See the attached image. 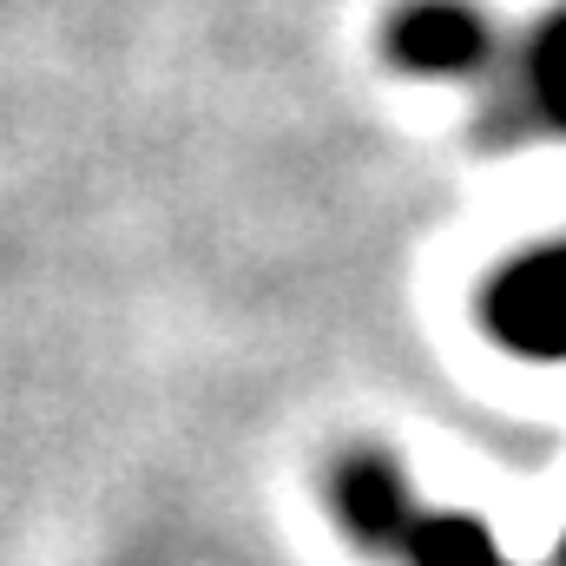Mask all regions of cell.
<instances>
[{
	"instance_id": "cell-1",
	"label": "cell",
	"mask_w": 566,
	"mask_h": 566,
	"mask_svg": "<svg viewBox=\"0 0 566 566\" xmlns=\"http://www.w3.org/2000/svg\"><path fill=\"white\" fill-rule=\"evenodd\" d=\"M481 316H488L494 343H507L514 356H527V363H566V238L507 258L488 277Z\"/></svg>"
},
{
	"instance_id": "cell-2",
	"label": "cell",
	"mask_w": 566,
	"mask_h": 566,
	"mask_svg": "<svg viewBox=\"0 0 566 566\" xmlns=\"http://www.w3.org/2000/svg\"><path fill=\"white\" fill-rule=\"evenodd\" d=\"M382 46L416 80H474L494 53V27L468 0H409L389 13Z\"/></svg>"
},
{
	"instance_id": "cell-3",
	"label": "cell",
	"mask_w": 566,
	"mask_h": 566,
	"mask_svg": "<svg viewBox=\"0 0 566 566\" xmlns=\"http://www.w3.org/2000/svg\"><path fill=\"white\" fill-rule=\"evenodd\" d=\"M329 507L343 521L349 541L363 547H402L409 527H416V494H409V474L382 454V448H356L336 461V481H329Z\"/></svg>"
},
{
	"instance_id": "cell-4",
	"label": "cell",
	"mask_w": 566,
	"mask_h": 566,
	"mask_svg": "<svg viewBox=\"0 0 566 566\" xmlns=\"http://www.w3.org/2000/svg\"><path fill=\"white\" fill-rule=\"evenodd\" d=\"M396 554L409 566H501L488 521H474V514H416V527Z\"/></svg>"
},
{
	"instance_id": "cell-5",
	"label": "cell",
	"mask_w": 566,
	"mask_h": 566,
	"mask_svg": "<svg viewBox=\"0 0 566 566\" xmlns=\"http://www.w3.org/2000/svg\"><path fill=\"white\" fill-rule=\"evenodd\" d=\"M527 99H534L541 126L566 139V7L541 20V33L527 46Z\"/></svg>"
},
{
	"instance_id": "cell-6",
	"label": "cell",
	"mask_w": 566,
	"mask_h": 566,
	"mask_svg": "<svg viewBox=\"0 0 566 566\" xmlns=\"http://www.w3.org/2000/svg\"><path fill=\"white\" fill-rule=\"evenodd\" d=\"M560 566H566V534H560Z\"/></svg>"
}]
</instances>
